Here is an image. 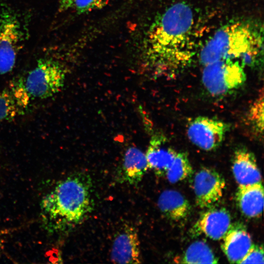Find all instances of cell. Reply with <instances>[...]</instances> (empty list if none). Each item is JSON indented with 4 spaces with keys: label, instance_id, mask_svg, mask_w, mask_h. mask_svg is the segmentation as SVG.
Returning <instances> with one entry per match:
<instances>
[{
    "label": "cell",
    "instance_id": "6da1fadb",
    "mask_svg": "<svg viewBox=\"0 0 264 264\" xmlns=\"http://www.w3.org/2000/svg\"><path fill=\"white\" fill-rule=\"evenodd\" d=\"M194 22L192 9L184 2L173 4L156 18L143 41L145 66L159 71L188 61L193 53Z\"/></svg>",
    "mask_w": 264,
    "mask_h": 264
},
{
    "label": "cell",
    "instance_id": "7a4b0ae2",
    "mask_svg": "<svg viewBox=\"0 0 264 264\" xmlns=\"http://www.w3.org/2000/svg\"><path fill=\"white\" fill-rule=\"evenodd\" d=\"M263 55L262 26L239 21L218 29L202 48L199 60L203 66L226 59H240L242 65L252 66Z\"/></svg>",
    "mask_w": 264,
    "mask_h": 264
},
{
    "label": "cell",
    "instance_id": "3957f363",
    "mask_svg": "<svg viewBox=\"0 0 264 264\" xmlns=\"http://www.w3.org/2000/svg\"><path fill=\"white\" fill-rule=\"evenodd\" d=\"M90 178L76 174L61 180L41 201L43 219L53 230L78 223L92 210L93 200Z\"/></svg>",
    "mask_w": 264,
    "mask_h": 264
},
{
    "label": "cell",
    "instance_id": "277c9868",
    "mask_svg": "<svg viewBox=\"0 0 264 264\" xmlns=\"http://www.w3.org/2000/svg\"><path fill=\"white\" fill-rule=\"evenodd\" d=\"M204 66L202 84L213 96L225 95L240 87L246 80L243 66L236 60H220Z\"/></svg>",
    "mask_w": 264,
    "mask_h": 264
},
{
    "label": "cell",
    "instance_id": "5b68a950",
    "mask_svg": "<svg viewBox=\"0 0 264 264\" xmlns=\"http://www.w3.org/2000/svg\"><path fill=\"white\" fill-rule=\"evenodd\" d=\"M66 74L64 67L59 62L50 59H40L25 79V89L32 97L49 98L63 88Z\"/></svg>",
    "mask_w": 264,
    "mask_h": 264
},
{
    "label": "cell",
    "instance_id": "8992f818",
    "mask_svg": "<svg viewBox=\"0 0 264 264\" xmlns=\"http://www.w3.org/2000/svg\"><path fill=\"white\" fill-rule=\"evenodd\" d=\"M20 23L14 12L7 7L0 13V74L13 68L22 40Z\"/></svg>",
    "mask_w": 264,
    "mask_h": 264
},
{
    "label": "cell",
    "instance_id": "52a82bcc",
    "mask_svg": "<svg viewBox=\"0 0 264 264\" xmlns=\"http://www.w3.org/2000/svg\"><path fill=\"white\" fill-rule=\"evenodd\" d=\"M230 126L222 121L206 116H198L187 125V135L196 146L206 151L219 147Z\"/></svg>",
    "mask_w": 264,
    "mask_h": 264
},
{
    "label": "cell",
    "instance_id": "ba28073f",
    "mask_svg": "<svg viewBox=\"0 0 264 264\" xmlns=\"http://www.w3.org/2000/svg\"><path fill=\"white\" fill-rule=\"evenodd\" d=\"M226 182L214 169L204 168L195 175L193 188L197 204L202 208H210L222 198Z\"/></svg>",
    "mask_w": 264,
    "mask_h": 264
},
{
    "label": "cell",
    "instance_id": "9c48e42d",
    "mask_svg": "<svg viewBox=\"0 0 264 264\" xmlns=\"http://www.w3.org/2000/svg\"><path fill=\"white\" fill-rule=\"evenodd\" d=\"M110 260L118 264L142 263L139 237L133 227L125 226L117 234L112 243Z\"/></svg>",
    "mask_w": 264,
    "mask_h": 264
},
{
    "label": "cell",
    "instance_id": "30bf717a",
    "mask_svg": "<svg viewBox=\"0 0 264 264\" xmlns=\"http://www.w3.org/2000/svg\"><path fill=\"white\" fill-rule=\"evenodd\" d=\"M231 226L229 211L224 207H212L205 211L195 226L196 232L213 240L222 239Z\"/></svg>",
    "mask_w": 264,
    "mask_h": 264
},
{
    "label": "cell",
    "instance_id": "8fae6325",
    "mask_svg": "<svg viewBox=\"0 0 264 264\" xmlns=\"http://www.w3.org/2000/svg\"><path fill=\"white\" fill-rule=\"evenodd\" d=\"M168 143L164 135L155 134L151 137L145 154L148 169L159 176L165 175L177 154Z\"/></svg>",
    "mask_w": 264,
    "mask_h": 264
},
{
    "label": "cell",
    "instance_id": "7c38bea8",
    "mask_svg": "<svg viewBox=\"0 0 264 264\" xmlns=\"http://www.w3.org/2000/svg\"><path fill=\"white\" fill-rule=\"evenodd\" d=\"M232 171L238 186H246L262 182L261 174L256 157L246 148H239L235 152Z\"/></svg>",
    "mask_w": 264,
    "mask_h": 264
},
{
    "label": "cell",
    "instance_id": "4fadbf2b",
    "mask_svg": "<svg viewBox=\"0 0 264 264\" xmlns=\"http://www.w3.org/2000/svg\"><path fill=\"white\" fill-rule=\"evenodd\" d=\"M222 239L221 249L231 263L240 264L253 245L249 234L239 226H231Z\"/></svg>",
    "mask_w": 264,
    "mask_h": 264
},
{
    "label": "cell",
    "instance_id": "5bb4252c",
    "mask_svg": "<svg viewBox=\"0 0 264 264\" xmlns=\"http://www.w3.org/2000/svg\"><path fill=\"white\" fill-rule=\"evenodd\" d=\"M236 200L241 212L250 218L261 216L264 207V187L262 182L246 186H239Z\"/></svg>",
    "mask_w": 264,
    "mask_h": 264
},
{
    "label": "cell",
    "instance_id": "9a60e30c",
    "mask_svg": "<svg viewBox=\"0 0 264 264\" xmlns=\"http://www.w3.org/2000/svg\"><path fill=\"white\" fill-rule=\"evenodd\" d=\"M148 169L145 154L136 147H130L124 154L119 178L129 184H137Z\"/></svg>",
    "mask_w": 264,
    "mask_h": 264
},
{
    "label": "cell",
    "instance_id": "2e32d148",
    "mask_svg": "<svg viewBox=\"0 0 264 264\" xmlns=\"http://www.w3.org/2000/svg\"><path fill=\"white\" fill-rule=\"evenodd\" d=\"M157 204L160 211L167 217L174 220L185 218L191 211L188 200L176 190L164 191L158 198Z\"/></svg>",
    "mask_w": 264,
    "mask_h": 264
},
{
    "label": "cell",
    "instance_id": "e0dca14e",
    "mask_svg": "<svg viewBox=\"0 0 264 264\" xmlns=\"http://www.w3.org/2000/svg\"><path fill=\"white\" fill-rule=\"evenodd\" d=\"M26 105L11 87L0 92V123L22 114Z\"/></svg>",
    "mask_w": 264,
    "mask_h": 264
},
{
    "label": "cell",
    "instance_id": "ac0fdd59",
    "mask_svg": "<svg viewBox=\"0 0 264 264\" xmlns=\"http://www.w3.org/2000/svg\"><path fill=\"white\" fill-rule=\"evenodd\" d=\"M182 264H217L218 259L208 245L202 241L192 243L184 252L181 259Z\"/></svg>",
    "mask_w": 264,
    "mask_h": 264
},
{
    "label": "cell",
    "instance_id": "d6986e66",
    "mask_svg": "<svg viewBox=\"0 0 264 264\" xmlns=\"http://www.w3.org/2000/svg\"><path fill=\"white\" fill-rule=\"evenodd\" d=\"M192 172L193 168L188 155L184 152H177L165 175L170 183H175L187 178Z\"/></svg>",
    "mask_w": 264,
    "mask_h": 264
},
{
    "label": "cell",
    "instance_id": "ffe728a7",
    "mask_svg": "<svg viewBox=\"0 0 264 264\" xmlns=\"http://www.w3.org/2000/svg\"><path fill=\"white\" fill-rule=\"evenodd\" d=\"M263 96L258 98L251 107L249 119L252 126L259 133L263 131Z\"/></svg>",
    "mask_w": 264,
    "mask_h": 264
},
{
    "label": "cell",
    "instance_id": "44dd1931",
    "mask_svg": "<svg viewBox=\"0 0 264 264\" xmlns=\"http://www.w3.org/2000/svg\"><path fill=\"white\" fill-rule=\"evenodd\" d=\"M107 0H75L74 6L79 14H84L102 7Z\"/></svg>",
    "mask_w": 264,
    "mask_h": 264
},
{
    "label": "cell",
    "instance_id": "7402d4cb",
    "mask_svg": "<svg viewBox=\"0 0 264 264\" xmlns=\"http://www.w3.org/2000/svg\"><path fill=\"white\" fill-rule=\"evenodd\" d=\"M264 250L263 246L257 244L252 245L246 255L240 264H264Z\"/></svg>",
    "mask_w": 264,
    "mask_h": 264
},
{
    "label": "cell",
    "instance_id": "603a6c76",
    "mask_svg": "<svg viewBox=\"0 0 264 264\" xmlns=\"http://www.w3.org/2000/svg\"><path fill=\"white\" fill-rule=\"evenodd\" d=\"M75 0H59V10L66 11L74 6Z\"/></svg>",
    "mask_w": 264,
    "mask_h": 264
},
{
    "label": "cell",
    "instance_id": "cb8c5ba5",
    "mask_svg": "<svg viewBox=\"0 0 264 264\" xmlns=\"http://www.w3.org/2000/svg\"><path fill=\"white\" fill-rule=\"evenodd\" d=\"M3 249V242L0 236V252L2 251Z\"/></svg>",
    "mask_w": 264,
    "mask_h": 264
}]
</instances>
